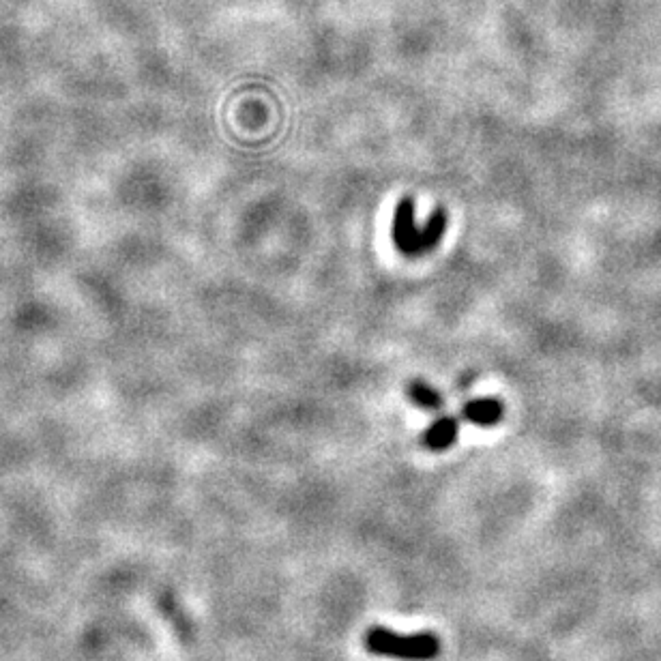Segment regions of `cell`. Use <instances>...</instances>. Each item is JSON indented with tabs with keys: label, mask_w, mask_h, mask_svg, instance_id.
Here are the masks:
<instances>
[{
	"label": "cell",
	"mask_w": 661,
	"mask_h": 661,
	"mask_svg": "<svg viewBox=\"0 0 661 661\" xmlns=\"http://www.w3.org/2000/svg\"><path fill=\"white\" fill-rule=\"evenodd\" d=\"M460 423L453 417H440L436 419L428 430L423 434V445L430 451H445L449 449L455 440H458Z\"/></svg>",
	"instance_id": "3"
},
{
	"label": "cell",
	"mask_w": 661,
	"mask_h": 661,
	"mask_svg": "<svg viewBox=\"0 0 661 661\" xmlns=\"http://www.w3.org/2000/svg\"><path fill=\"white\" fill-rule=\"evenodd\" d=\"M408 398H410V402L425 410H436L443 406V398H440V393L436 389H432L430 385L421 383V380H415V383L408 385Z\"/></svg>",
	"instance_id": "5"
},
{
	"label": "cell",
	"mask_w": 661,
	"mask_h": 661,
	"mask_svg": "<svg viewBox=\"0 0 661 661\" xmlns=\"http://www.w3.org/2000/svg\"><path fill=\"white\" fill-rule=\"evenodd\" d=\"M447 219L443 211H436L430 222L423 228L415 224V204L413 200H400L393 217V241L395 247L406 256H423L432 252L445 234Z\"/></svg>",
	"instance_id": "1"
},
{
	"label": "cell",
	"mask_w": 661,
	"mask_h": 661,
	"mask_svg": "<svg viewBox=\"0 0 661 661\" xmlns=\"http://www.w3.org/2000/svg\"><path fill=\"white\" fill-rule=\"evenodd\" d=\"M462 417L470 423L481 425V428H490L503 419V404L494 398H481L468 402L462 410Z\"/></svg>",
	"instance_id": "4"
},
{
	"label": "cell",
	"mask_w": 661,
	"mask_h": 661,
	"mask_svg": "<svg viewBox=\"0 0 661 661\" xmlns=\"http://www.w3.org/2000/svg\"><path fill=\"white\" fill-rule=\"evenodd\" d=\"M365 649L389 659L400 661H432L440 653V640L425 631V634H398L385 627H372L363 638Z\"/></svg>",
	"instance_id": "2"
}]
</instances>
